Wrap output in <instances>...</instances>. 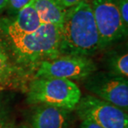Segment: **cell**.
<instances>
[{
    "mask_svg": "<svg viewBox=\"0 0 128 128\" xmlns=\"http://www.w3.org/2000/svg\"><path fill=\"white\" fill-rule=\"evenodd\" d=\"M80 128H102L96 122L90 120H82V123L80 125Z\"/></svg>",
    "mask_w": 128,
    "mask_h": 128,
    "instance_id": "16",
    "label": "cell"
},
{
    "mask_svg": "<svg viewBox=\"0 0 128 128\" xmlns=\"http://www.w3.org/2000/svg\"><path fill=\"white\" fill-rule=\"evenodd\" d=\"M111 73L122 78H127L128 76V55L124 53L122 55H116L110 61Z\"/></svg>",
    "mask_w": 128,
    "mask_h": 128,
    "instance_id": "11",
    "label": "cell"
},
{
    "mask_svg": "<svg viewBox=\"0 0 128 128\" xmlns=\"http://www.w3.org/2000/svg\"><path fill=\"white\" fill-rule=\"evenodd\" d=\"M82 97L80 88L68 79L38 78L32 81L27 95L31 105H48L72 111Z\"/></svg>",
    "mask_w": 128,
    "mask_h": 128,
    "instance_id": "3",
    "label": "cell"
},
{
    "mask_svg": "<svg viewBox=\"0 0 128 128\" xmlns=\"http://www.w3.org/2000/svg\"><path fill=\"white\" fill-rule=\"evenodd\" d=\"M86 88L99 99L127 111L128 82L127 78L112 73H99L89 76Z\"/></svg>",
    "mask_w": 128,
    "mask_h": 128,
    "instance_id": "7",
    "label": "cell"
},
{
    "mask_svg": "<svg viewBox=\"0 0 128 128\" xmlns=\"http://www.w3.org/2000/svg\"><path fill=\"white\" fill-rule=\"evenodd\" d=\"M92 8L100 39L104 48L127 34L115 0H93Z\"/></svg>",
    "mask_w": 128,
    "mask_h": 128,
    "instance_id": "6",
    "label": "cell"
},
{
    "mask_svg": "<svg viewBox=\"0 0 128 128\" xmlns=\"http://www.w3.org/2000/svg\"><path fill=\"white\" fill-rule=\"evenodd\" d=\"M96 70V66L88 57L78 55H61L46 60L38 65V78H52L80 80L88 78Z\"/></svg>",
    "mask_w": 128,
    "mask_h": 128,
    "instance_id": "4",
    "label": "cell"
},
{
    "mask_svg": "<svg viewBox=\"0 0 128 128\" xmlns=\"http://www.w3.org/2000/svg\"><path fill=\"white\" fill-rule=\"evenodd\" d=\"M8 0H0V12L8 8Z\"/></svg>",
    "mask_w": 128,
    "mask_h": 128,
    "instance_id": "17",
    "label": "cell"
},
{
    "mask_svg": "<svg viewBox=\"0 0 128 128\" xmlns=\"http://www.w3.org/2000/svg\"><path fill=\"white\" fill-rule=\"evenodd\" d=\"M124 28L128 29V0H115Z\"/></svg>",
    "mask_w": 128,
    "mask_h": 128,
    "instance_id": "12",
    "label": "cell"
},
{
    "mask_svg": "<svg viewBox=\"0 0 128 128\" xmlns=\"http://www.w3.org/2000/svg\"><path fill=\"white\" fill-rule=\"evenodd\" d=\"M70 111L48 105H38L31 118V128H68Z\"/></svg>",
    "mask_w": 128,
    "mask_h": 128,
    "instance_id": "9",
    "label": "cell"
},
{
    "mask_svg": "<svg viewBox=\"0 0 128 128\" xmlns=\"http://www.w3.org/2000/svg\"><path fill=\"white\" fill-rule=\"evenodd\" d=\"M100 48L92 4L86 0L66 9L61 27V55L88 57Z\"/></svg>",
    "mask_w": 128,
    "mask_h": 128,
    "instance_id": "1",
    "label": "cell"
},
{
    "mask_svg": "<svg viewBox=\"0 0 128 128\" xmlns=\"http://www.w3.org/2000/svg\"><path fill=\"white\" fill-rule=\"evenodd\" d=\"M8 40L17 61L25 65L61 56V28L55 25L42 24L35 32Z\"/></svg>",
    "mask_w": 128,
    "mask_h": 128,
    "instance_id": "2",
    "label": "cell"
},
{
    "mask_svg": "<svg viewBox=\"0 0 128 128\" xmlns=\"http://www.w3.org/2000/svg\"><path fill=\"white\" fill-rule=\"evenodd\" d=\"M42 24L35 8L33 0L18 11L14 21L8 22L4 28L8 39L15 38L35 32Z\"/></svg>",
    "mask_w": 128,
    "mask_h": 128,
    "instance_id": "8",
    "label": "cell"
},
{
    "mask_svg": "<svg viewBox=\"0 0 128 128\" xmlns=\"http://www.w3.org/2000/svg\"><path fill=\"white\" fill-rule=\"evenodd\" d=\"M33 2L42 24H52L61 28L66 9L58 0H33Z\"/></svg>",
    "mask_w": 128,
    "mask_h": 128,
    "instance_id": "10",
    "label": "cell"
},
{
    "mask_svg": "<svg viewBox=\"0 0 128 128\" xmlns=\"http://www.w3.org/2000/svg\"><path fill=\"white\" fill-rule=\"evenodd\" d=\"M82 1H84V0H58V2H60L61 5L66 9L69 8H71V7L75 6V5L78 4L79 2H81Z\"/></svg>",
    "mask_w": 128,
    "mask_h": 128,
    "instance_id": "15",
    "label": "cell"
},
{
    "mask_svg": "<svg viewBox=\"0 0 128 128\" xmlns=\"http://www.w3.org/2000/svg\"><path fill=\"white\" fill-rule=\"evenodd\" d=\"M8 128H31L30 126H27V125H19V126H14L12 124H11Z\"/></svg>",
    "mask_w": 128,
    "mask_h": 128,
    "instance_id": "18",
    "label": "cell"
},
{
    "mask_svg": "<svg viewBox=\"0 0 128 128\" xmlns=\"http://www.w3.org/2000/svg\"><path fill=\"white\" fill-rule=\"evenodd\" d=\"M32 0H8V12L9 14L15 16L18 11H20L22 8H24Z\"/></svg>",
    "mask_w": 128,
    "mask_h": 128,
    "instance_id": "13",
    "label": "cell"
},
{
    "mask_svg": "<svg viewBox=\"0 0 128 128\" xmlns=\"http://www.w3.org/2000/svg\"><path fill=\"white\" fill-rule=\"evenodd\" d=\"M75 109L81 120H90L102 128H128L126 112L92 95L81 97Z\"/></svg>",
    "mask_w": 128,
    "mask_h": 128,
    "instance_id": "5",
    "label": "cell"
},
{
    "mask_svg": "<svg viewBox=\"0 0 128 128\" xmlns=\"http://www.w3.org/2000/svg\"><path fill=\"white\" fill-rule=\"evenodd\" d=\"M11 124L7 108L4 104L0 103V128H8Z\"/></svg>",
    "mask_w": 128,
    "mask_h": 128,
    "instance_id": "14",
    "label": "cell"
}]
</instances>
